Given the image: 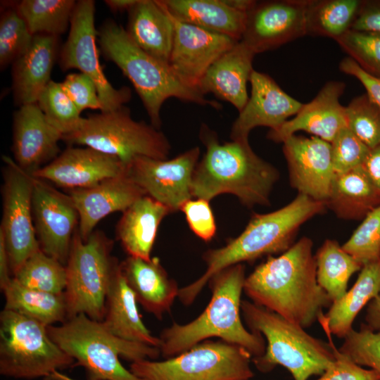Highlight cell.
<instances>
[{
	"instance_id": "1",
	"label": "cell",
	"mask_w": 380,
	"mask_h": 380,
	"mask_svg": "<svg viewBox=\"0 0 380 380\" xmlns=\"http://www.w3.org/2000/svg\"><path fill=\"white\" fill-rule=\"evenodd\" d=\"M312 245L303 237L279 256H269L246 277L243 286L253 303L304 329L332 303L317 282Z\"/></svg>"
},
{
	"instance_id": "2",
	"label": "cell",
	"mask_w": 380,
	"mask_h": 380,
	"mask_svg": "<svg viewBox=\"0 0 380 380\" xmlns=\"http://www.w3.org/2000/svg\"><path fill=\"white\" fill-rule=\"evenodd\" d=\"M325 208V203L298 194L277 210L255 214L238 236L222 247L205 252V271L196 280L179 289V300L185 305L192 304L209 279L228 267L285 252L294 243L300 226Z\"/></svg>"
},
{
	"instance_id": "3",
	"label": "cell",
	"mask_w": 380,
	"mask_h": 380,
	"mask_svg": "<svg viewBox=\"0 0 380 380\" xmlns=\"http://www.w3.org/2000/svg\"><path fill=\"white\" fill-rule=\"evenodd\" d=\"M199 136L205 153L194 172L193 197L210 201L220 194H230L247 207L270 204L279 173L255 153L248 141L222 144L217 133L205 124L201 125Z\"/></svg>"
},
{
	"instance_id": "4",
	"label": "cell",
	"mask_w": 380,
	"mask_h": 380,
	"mask_svg": "<svg viewBox=\"0 0 380 380\" xmlns=\"http://www.w3.org/2000/svg\"><path fill=\"white\" fill-rule=\"evenodd\" d=\"M246 277L242 263L214 274L208 282L211 298L204 311L189 323L174 322L161 332L159 350L162 356L172 357L211 337L240 346L253 357L262 355L266 349L263 336L248 331L241 319Z\"/></svg>"
},
{
	"instance_id": "5",
	"label": "cell",
	"mask_w": 380,
	"mask_h": 380,
	"mask_svg": "<svg viewBox=\"0 0 380 380\" xmlns=\"http://www.w3.org/2000/svg\"><path fill=\"white\" fill-rule=\"evenodd\" d=\"M103 56L115 63L130 80L151 120L160 129V110L170 98L208 106L220 110L216 101L207 99L197 89L184 84L170 65L146 53L129 38L126 30L113 20L106 21L99 32Z\"/></svg>"
},
{
	"instance_id": "6",
	"label": "cell",
	"mask_w": 380,
	"mask_h": 380,
	"mask_svg": "<svg viewBox=\"0 0 380 380\" xmlns=\"http://www.w3.org/2000/svg\"><path fill=\"white\" fill-rule=\"evenodd\" d=\"M243 317L253 332L265 337L264 354L252 358L261 372H271L280 365L294 380H308L322 375L335 360L331 343L313 337L302 327L248 300H242Z\"/></svg>"
},
{
	"instance_id": "7",
	"label": "cell",
	"mask_w": 380,
	"mask_h": 380,
	"mask_svg": "<svg viewBox=\"0 0 380 380\" xmlns=\"http://www.w3.org/2000/svg\"><path fill=\"white\" fill-rule=\"evenodd\" d=\"M47 330L53 341L84 367L88 380H144L125 369L119 357L134 362L154 360L160 354L158 348L114 336L102 322L83 313L60 326H48Z\"/></svg>"
},
{
	"instance_id": "8",
	"label": "cell",
	"mask_w": 380,
	"mask_h": 380,
	"mask_svg": "<svg viewBox=\"0 0 380 380\" xmlns=\"http://www.w3.org/2000/svg\"><path fill=\"white\" fill-rule=\"evenodd\" d=\"M113 246V241L100 231L83 240L76 229L65 265L63 295L68 318L83 313L103 321L107 292L120 263L111 255Z\"/></svg>"
},
{
	"instance_id": "9",
	"label": "cell",
	"mask_w": 380,
	"mask_h": 380,
	"mask_svg": "<svg viewBox=\"0 0 380 380\" xmlns=\"http://www.w3.org/2000/svg\"><path fill=\"white\" fill-rule=\"evenodd\" d=\"M63 139L116 157L127 166L137 156L167 159L170 151V142L160 129L134 120L124 106L84 118L78 129Z\"/></svg>"
},
{
	"instance_id": "10",
	"label": "cell",
	"mask_w": 380,
	"mask_h": 380,
	"mask_svg": "<svg viewBox=\"0 0 380 380\" xmlns=\"http://www.w3.org/2000/svg\"><path fill=\"white\" fill-rule=\"evenodd\" d=\"M74 359L51 338L47 326L16 312L0 313V373L16 379L46 378Z\"/></svg>"
},
{
	"instance_id": "11",
	"label": "cell",
	"mask_w": 380,
	"mask_h": 380,
	"mask_svg": "<svg viewBox=\"0 0 380 380\" xmlns=\"http://www.w3.org/2000/svg\"><path fill=\"white\" fill-rule=\"evenodd\" d=\"M252 355L222 340H206L165 360L132 362L130 371L144 380H248Z\"/></svg>"
},
{
	"instance_id": "12",
	"label": "cell",
	"mask_w": 380,
	"mask_h": 380,
	"mask_svg": "<svg viewBox=\"0 0 380 380\" xmlns=\"http://www.w3.org/2000/svg\"><path fill=\"white\" fill-rule=\"evenodd\" d=\"M3 160L5 167L0 234L14 275L26 260L40 249L32 213L34 177L10 157L3 156Z\"/></svg>"
},
{
	"instance_id": "13",
	"label": "cell",
	"mask_w": 380,
	"mask_h": 380,
	"mask_svg": "<svg viewBox=\"0 0 380 380\" xmlns=\"http://www.w3.org/2000/svg\"><path fill=\"white\" fill-rule=\"evenodd\" d=\"M95 3L92 0L77 1L70 20L68 37L61 49L59 64L64 71L76 68L94 82L102 105V111L117 110L131 99V90L118 89L106 79L101 66L96 45L97 32L94 25Z\"/></svg>"
},
{
	"instance_id": "14",
	"label": "cell",
	"mask_w": 380,
	"mask_h": 380,
	"mask_svg": "<svg viewBox=\"0 0 380 380\" xmlns=\"http://www.w3.org/2000/svg\"><path fill=\"white\" fill-rule=\"evenodd\" d=\"M200 148H190L168 160L137 156L127 166V174L145 192L171 213L180 210L192 198V179Z\"/></svg>"
},
{
	"instance_id": "15",
	"label": "cell",
	"mask_w": 380,
	"mask_h": 380,
	"mask_svg": "<svg viewBox=\"0 0 380 380\" xmlns=\"http://www.w3.org/2000/svg\"><path fill=\"white\" fill-rule=\"evenodd\" d=\"M32 213L41 250L65 265L80 221L71 198L34 177Z\"/></svg>"
},
{
	"instance_id": "16",
	"label": "cell",
	"mask_w": 380,
	"mask_h": 380,
	"mask_svg": "<svg viewBox=\"0 0 380 380\" xmlns=\"http://www.w3.org/2000/svg\"><path fill=\"white\" fill-rule=\"evenodd\" d=\"M308 3V0L257 1L246 13L241 41L258 54L307 35Z\"/></svg>"
},
{
	"instance_id": "17",
	"label": "cell",
	"mask_w": 380,
	"mask_h": 380,
	"mask_svg": "<svg viewBox=\"0 0 380 380\" xmlns=\"http://www.w3.org/2000/svg\"><path fill=\"white\" fill-rule=\"evenodd\" d=\"M169 15L175 29L169 65L184 84L197 89L208 68L239 41Z\"/></svg>"
},
{
	"instance_id": "18",
	"label": "cell",
	"mask_w": 380,
	"mask_h": 380,
	"mask_svg": "<svg viewBox=\"0 0 380 380\" xmlns=\"http://www.w3.org/2000/svg\"><path fill=\"white\" fill-rule=\"evenodd\" d=\"M282 143L291 186L298 194L325 203L335 175L331 144L296 134Z\"/></svg>"
},
{
	"instance_id": "19",
	"label": "cell",
	"mask_w": 380,
	"mask_h": 380,
	"mask_svg": "<svg viewBox=\"0 0 380 380\" xmlns=\"http://www.w3.org/2000/svg\"><path fill=\"white\" fill-rule=\"evenodd\" d=\"M250 82L251 96L232 127L233 141H248L249 133L258 127L278 128L303 105L283 91L268 75L253 70Z\"/></svg>"
},
{
	"instance_id": "20",
	"label": "cell",
	"mask_w": 380,
	"mask_h": 380,
	"mask_svg": "<svg viewBox=\"0 0 380 380\" xmlns=\"http://www.w3.org/2000/svg\"><path fill=\"white\" fill-rule=\"evenodd\" d=\"M126 171L127 165L116 157L89 147H68L32 175L71 190L95 186Z\"/></svg>"
},
{
	"instance_id": "21",
	"label": "cell",
	"mask_w": 380,
	"mask_h": 380,
	"mask_svg": "<svg viewBox=\"0 0 380 380\" xmlns=\"http://www.w3.org/2000/svg\"><path fill=\"white\" fill-rule=\"evenodd\" d=\"M345 89L342 81L327 82L292 119L270 129L267 139L282 143L296 132L303 131L331 143L339 131L347 127L346 107L339 101Z\"/></svg>"
},
{
	"instance_id": "22",
	"label": "cell",
	"mask_w": 380,
	"mask_h": 380,
	"mask_svg": "<svg viewBox=\"0 0 380 380\" xmlns=\"http://www.w3.org/2000/svg\"><path fill=\"white\" fill-rule=\"evenodd\" d=\"M63 134L45 118L37 103L20 106L15 112L12 151L14 161L32 174L42 164L55 159Z\"/></svg>"
},
{
	"instance_id": "23",
	"label": "cell",
	"mask_w": 380,
	"mask_h": 380,
	"mask_svg": "<svg viewBox=\"0 0 380 380\" xmlns=\"http://www.w3.org/2000/svg\"><path fill=\"white\" fill-rule=\"evenodd\" d=\"M68 195L79 213L78 231L86 240L99 221L115 212H124L146 194L126 171L95 186L69 190Z\"/></svg>"
},
{
	"instance_id": "24",
	"label": "cell",
	"mask_w": 380,
	"mask_h": 380,
	"mask_svg": "<svg viewBox=\"0 0 380 380\" xmlns=\"http://www.w3.org/2000/svg\"><path fill=\"white\" fill-rule=\"evenodd\" d=\"M255 55L246 44L239 41L208 68L197 89L204 96L210 93L230 103L240 112L249 99L247 83L253 71Z\"/></svg>"
},
{
	"instance_id": "25",
	"label": "cell",
	"mask_w": 380,
	"mask_h": 380,
	"mask_svg": "<svg viewBox=\"0 0 380 380\" xmlns=\"http://www.w3.org/2000/svg\"><path fill=\"white\" fill-rule=\"evenodd\" d=\"M122 274L137 301L159 319L169 312L179 289L170 278L160 260L128 256L120 262Z\"/></svg>"
},
{
	"instance_id": "26",
	"label": "cell",
	"mask_w": 380,
	"mask_h": 380,
	"mask_svg": "<svg viewBox=\"0 0 380 380\" xmlns=\"http://www.w3.org/2000/svg\"><path fill=\"white\" fill-rule=\"evenodd\" d=\"M58 37L34 35L28 49L13 63V90L17 105L35 103L49 82Z\"/></svg>"
},
{
	"instance_id": "27",
	"label": "cell",
	"mask_w": 380,
	"mask_h": 380,
	"mask_svg": "<svg viewBox=\"0 0 380 380\" xmlns=\"http://www.w3.org/2000/svg\"><path fill=\"white\" fill-rule=\"evenodd\" d=\"M137 302L120 263L107 292L101 322L110 333L122 340L159 348L160 338L152 335L142 322Z\"/></svg>"
},
{
	"instance_id": "28",
	"label": "cell",
	"mask_w": 380,
	"mask_h": 380,
	"mask_svg": "<svg viewBox=\"0 0 380 380\" xmlns=\"http://www.w3.org/2000/svg\"><path fill=\"white\" fill-rule=\"evenodd\" d=\"M129 38L141 50L169 65L174 25L159 0H138L128 11Z\"/></svg>"
},
{
	"instance_id": "29",
	"label": "cell",
	"mask_w": 380,
	"mask_h": 380,
	"mask_svg": "<svg viewBox=\"0 0 380 380\" xmlns=\"http://www.w3.org/2000/svg\"><path fill=\"white\" fill-rule=\"evenodd\" d=\"M170 213L168 208L147 195L122 212L116 236L128 256L151 258L159 225Z\"/></svg>"
},
{
	"instance_id": "30",
	"label": "cell",
	"mask_w": 380,
	"mask_h": 380,
	"mask_svg": "<svg viewBox=\"0 0 380 380\" xmlns=\"http://www.w3.org/2000/svg\"><path fill=\"white\" fill-rule=\"evenodd\" d=\"M175 19L240 41L246 13L229 7L224 0H159Z\"/></svg>"
},
{
	"instance_id": "31",
	"label": "cell",
	"mask_w": 380,
	"mask_h": 380,
	"mask_svg": "<svg viewBox=\"0 0 380 380\" xmlns=\"http://www.w3.org/2000/svg\"><path fill=\"white\" fill-rule=\"evenodd\" d=\"M380 295V260L362 267L352 288L332 302L328 312L318 322L324 330L344 338L361 310Z\"/></svg>"
},
{
	"instance_id": "32",
	"label": "cell",
	"mask_w": 380,
	"mask_h": 380,
	"mask_svg": "<svg viewBox=\"0 0 380 380\" xmlns=\"http://www.w3.org/2000/svg\"><path fill=\"white\" fill-rule=\"evenodd\" d=\"M325 205L340 218L364 219L380 205V191L360 166L335 173Z\"/></svg>"
},
{
	"instance_id": "33",
	"label": "cell",
	"mask_w": 380,
	"mask_h": 380,
	"mask_svg": "<svg viewBox=\"0 0 380 380\" xmlns=\"http://www.w3.org/2000/svg\"><path fill=\"white\" fill-rule=\"evenodd\" d=\"M1 291L6 299L4 309L20 313L47 327L57 322L63 323L68 319L63 293L32 289L22 286L13 278Z\"/></svg>"
},
{
	"instance_id": "34",
	"label": "cell",
	"mask_w": 380,
	"mask_h": 380,
	"mask_svg": "<svg viewBox=\"0 0 380 380\" xmlns=\"http://www.w3.org/2000/svg\"><path fill=\"white\" fill-rule=\"evenodd\" d=\"M315 258L317 282L332 302L344 296L350 277L363 267L332 239L324 241Z\"/></svg>"
},
{
	"instance_id": "35",
	"label": "cell",
	"mask_w": 380,
	"mask_h": 380,
	"mask_svg": "<svg viewBox=\"0 0 380 380\" xmlns=\"http://www.w3.org/2000/svg\"><path fill=\"white\" fill-rule=\"evenodd\" d=\"M362 0H308L305 21L307 34L334 40L351 29Z\"/></svg>"
},
{
	"instance_id": "36",
	"label": "cell",
	"mask_w": 380,
	"mask_h": 380,
	"mask_svg": "<svg viewBox=\"0 0 380 380\" xmlns=\"http://www.w3.org/2000/svg\"><path fill=\"white\" fill-rule=\"evenodd\" d=\"M76 3L74 0H23L15 6L32 35L58 37L70 25Z\"/></svg>"
},
{
	"instance_id": "37",
	"label": "cell",
	"mask_w": 380,
	"mask_h": 380,
	"mask_svg": "<svg viewBox=\"0 0 380 380\" xmlns=\"http://www.w3.org/2000/svg\"><path fill=\"white\" fill-rule=\"evenodd\" d=\"M23 286L51 293H63L67 284L65 265L44 253H33L13 277Z\"/></svg>"
},
{
	"instance_id": "38",
	"label": "cell",
	"mask_w": 380,
	"mask_h": 380,
	"mask_svg": "<svg viewBox=\"0 0 380 380\" xmlns=\"http://www.w3.org/2000/svg\"><path fill=\"white\" fill-rule=\"evenodd\" d=\"M37 104L47 121L63 137L78 129L84 122L81 113L69 98L61 82L51 80L40 94Z\"/></svg>"
},
{
	"instance_id": "39",
	"label": "cell",
	"mask_w": 380,
	"mask_h": 380,
	"mask_svg": "<svg viewBox=\"0 0 380 380\" xmlns=\"http://www.w3.org/2000/svg\"><path fill=\"white\" fill-rule=\"evenodd\" d=\"M33 37L15 3L4 7L0 19L1 70L13 63L25 51Z\"/></svg>"
},
{
	"instance_id": "40",
	"label": "cell",
	"mask_w": 380,
	"mask_h": 380,
	"mask_svg": "<svg viewBox=\"0 0 380 380\" xmlns=\"http://www.w3.org/2000/svg\"><path fill=\"white\" fill-rule=\"evenodd\" d=\"M348 128L369 149L380 144V108L367 94L346 107Z\"/></svg>"
},
{
	"instance_id": "41",
	"label": "cell",
	"mask_w": 380,
	"mask_h": 380,
	"mask_svg": "<svg viewBox=\"0 0 380 380\" xmlns=\"http://www.w3.org/2000/svg\"><path fill=\"white\" fill-rule=\"evenodd\" d=\"M364 71L380 77V34L349 30L335 40Z\"/></svg>"
},
{
	"instance_id": "42",
	"label": "cell",
	"mask_w": 380,
	"mask_h": 380,
	"mask_svg": "<svg viewBox=\"0 0 380 380\" xmlns=\"http://www.w3.org/2000/svg\"><path fill=\"white\" fill-rule=\"evenodd\" d=\"M342 248L362 266L380 260V205L365 216Z\"/></svg>"
},
{
	"instance_id": "43",
	"label": "cell",
	"mask_w": 380,
	"mask_h": 380,
	"mask_svg": "<svg viewBox=\"0 0 380 380\" xmlns=\"http://www.w3.org/2000/svg\"><path fill=\"white\" fill-rule=\"evenodd\" d=\"M338 350L357 365L369 367L380 376V329L371 330L365 324L359 330L352 329Z\"/></svg>"
},
{
	"instance_id": "44",
	"label": "cell",
	"mask_w": 380,
	"mask_h": 380,
	"mask_svg": "<svg viewBox=\"0 0 380 380\" xmlns=\"http://www.w3.org/2000/svg\"><path fill=\"white\" fill-rule=\"evenodd\" d=\"M330 144L335 173L362 166L370 151L348 127L341 129Z\"/></svg>"
},
{
	"instance_id": "45",
	"label": "cell",
	"mask_w": 380,
	"mask_h": 380,
	"mask_svg": "<svg viewBox=\"0 0 380 380\" xmlns=\"http://www.w3.org/2000/svg\"><path fill=\"white\" fill-rule=\"evenodd\" d=\"M324 331L332 346L335 360L316 380H380L379 375L375 371L364 368L340 352L333 343L331 334Z\"/></svg>"
},
{
	"instance_id": "46",
	"label": "cell",
	"mask_w": 380,
	"mask_h": 380,
	"mask_svg": "<svg viewBox=\"0 0 380 380\" xmlns=\"http://www.w3.org/2000/svg\"><path fill=\"white\" fill-rule=\"evenodd\" d=\"M209 202L202 198L190 199L180 208L190 229L205 242L211 241L217 231L215 217Z\"/></svg>"
},
{
	"instance_id": "47",
	"label": "cell",
	"mask_w": 380,
	"mask_h": 380,
	"mask_svg": "<svg viewBox=\"0 0 380 380\" xmlns=\"http://www.w3.org/2000/svg\"><path fill=\"white\" fill-rule=\"evenodd\" d=\"M69 98L82 113L87 108L102 111L96 86L93 80L84 73H71L61 82Z\"/></svg>"
},
{
	"instance_id": "48",
	"label": "cell",
	"mask_w": 380,
	"mask_h": 380,
	"mask_svg": "<svg viewBox=\"0 0 380 380\" xmlns=\"http://www.w3.org/2000/svg\"><path fill=\"white\" fill-rule=\"evenodd\" d=\"M338 68L342 72L357 79L366 89V94L380 108V77L367 73L350 57L343 58Z\"/></svg>"
},
{
	"instance_id": "49",
	"label": "cell",
	"mask_w": 380,
	"mask_h": 380,
	"mask_svg": "<svg viewBox=\"0 0 380 380\" xmlns=\"http://www.w3.org/2000/svg\"><path fill=\"white\" fill-rule=\"evenodd\" d=\"M351 29L380 34V1H363Z\"/></svg>"
},
{
	"instance_id": "50",
	"label": "cell",
	"mask_w": 380,
	"mask_h": 380,
	"mask_svg": "<svg viewBox=\"0 0 380 380\" xmlns=\"http://www.w3.org/2000/svg\"><path fill=\"white\" fill-rule=\"evenodd\" d=\"M362 167L373 184L380 191V144L370 149Z\"/></svg>"
},
{
	"instance_id": "51",
	"label": "cell",
	"mask_w": 380,
	"mask_h": 380,
	"mask_svg": "<svg viewBox=\"0 0 380 380\" xmlns=\"http://www.w3.org/2000/svg\"><path fill=\"white\" fill-rule=\"evenodd\" d=\"M11 266L3 236L0 234V287L4 289L12 280Z\"/></svg>"
},
{
	"instance_id": "52",
	"label": "cell",
	"mask_w": 380,
	"mask_h": 380,
	"mask_svg": "<svg viewBox=\"0 0 380 380\" xmlns=\"http://www.w3.org/2000/svg\"><path fill=\"white\" fill-rule=\"evenodd\" d=\"M365 320L366 326L371 330L380 329V295L368 304Z\"/></svg>"
},
{
	"instance_id": "53",
	"label": "cell",
	"mask_w": 380,
	"mask_h": 380,
	"mask_svg": "<svg viewBox=\"0 0 380 380\" xmlns=\"http://www.w3.org/2000/svg\"><path fill=\"white\" fill-rule=\"evenodd\" d=\"M138 0H106V4L114 12L129 11Z\"/></svg>"
},
{
	"instance_id": "54",
	"label": "cell",
	"mask_w": 380,
	"mask_h": 380,
	"mask_svg": "<svg viewBox=\"0 0 380 380\" xmlns=\"http://www.w3.org/2000/svg\"><path fill=\"white\" fill-rule=\"evenodd\" d=\"M232 8L247 13L255 5L257 1L253 0H224Z\"/></svg>"
},
{
	"instance_id": "55",
	"label": "cell",
	"mask_w": 380,
	"mask_h": 380,
	"mask_svg": "<svg viewBox=\"0 0 380 380\" xmlns=\"http://www.w3.org/2000/svg\"><path fill=\"white\" fill-rule=\"evenodd\" d=\"M46 380H79L68 376L66 374L59 372L58 371L54 372L50 376L46 378Z\"/></svg>"
}]
</instances>
